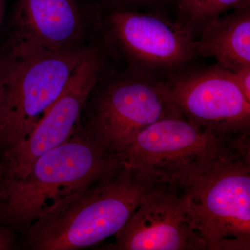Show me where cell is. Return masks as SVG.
<instances>
[{"label": "cell", "instance_id": "6da1fadb", "mask_svg": "<svg viewBox=\"0 0 250 250\" xmlns=\"http://www.w3.org/2000/svg\"><path fill=\"white\" fill-rule=\"evenodd\" d=\"M118 159L89 187L31 224L23 234L28 249L76 250L114 236L159 183Z\"/></svg>", "mask_w": 250, "mask_h": 250}, {"label": "cell", "instance_id": "3957f363", "mask_svg": "<svg viewBox=\"0 0 250 250\" xmlns=\"http://www.w3.org/2000/svg\"><path fill=\"white\" fill-rule=\"evenodd\" d=\"M98 40L125 70L167 81L196 65V36L164 11L103 9Z\"/></svg>", "mask_w": 250, "mask_h": 250}, {"label": "cell", "instance_id": "ba28073f", "mask_svg": "<svg viewBox=\"0 0 250 250\" xmlns=\"http://www.w3.org/2000/svg\"><path fill=\"white\" fill-rule=\"evenodd\" d=\"M103 6L89 0H16L5 48L14 55L83 49L98 39Z\"/></svg>", "mask_w": 250, "mask_h": 250}, {"label": "cell", "instance_id": "d6986e66", "mask_svg": "<svg viewBox=\"0 0 250 250\" xmlns=\"http://www.w3.org/2000/svg\"><path fill=\"white\" fill-rule=\"evenodd\" d=\"M3 173H4V164H3V149L1 143L0 142V185L2 180Z\"/></svg>", "mask_w": 250, "mask_h": 250}, {"label": "cell", "instance_id": "7c38bea8", "mask_svg": "<svg viewBox=\"0 0 250 250\" xmlns=\"http://www.w3.org/2000/svg\"><path fill=\"white\" fill-rule=\"evenodd\" d=\"M196 50L200 58L215 59L227 71L250 65V3L205 24L196 37Z\"/></svg>", "mask_w": 250, "mask_h": 250}, {"label": "cell", "instance_id": "277c9868", "mask_svg": "<svg viewBox=\"0 0 250 250\" xmlns=\"http://www.w3.org/2000/svg\"><path fill=\"white\" fill-rule=\"evenodd\" d=\"M250 146V134L201 129L178 113L143 129L117 158L159 182L182 188L219 159Z\"/></svg>", "mask_w": 250, "mask_h": 250}, {"label": "cell", "instance_id": "9c48e42d", "mask_svg": "<svg viewBox=\"0 0 250 250\" xmlns=\"http://www.w3.org/2000/svg\"><path fill=\"white\" fill-rule=\"evenodd\" d=\"M109 59L100 41H95L87 47L62 95L27 139L3 152V178L25 175L38 158L72 136L82 120L90 93L111 70Z\"/></svg>", "mask_w": 250, "mask_h": 250}, {"label": "cell", "instance_id": "52a82bcc", "mask_svg": "<svg viewBox=\"0 0 250 250\" xmlns=\"http://www.w3.org/2000/svg\"><path fill=\"white\" fill-rule=\"evenodd\" d=\"M87 131L112 155L121 154L143 129L178 114L166 92V81L125 70H111L85 104Z\"/></svg>", "mask_w": 250, "mask_h": 250}, {"label": "cell", "instance_id": "7a4b0ae2", "mask_svg": "<svg viewBox=\"0 0 250 250\" xmlns=\"http://www.w3.org/2000/svg\"><path fill=\"white\" fill-rule=\"evenodd\" d=\"M117 161L81 121L65 142L38 158L25 175L2 179L0 223L24 234L37 219L96 182Z\"/></svg>", "mask_w": 250, "mask_h": 250}, {"label": "cell", "instance_id": "9a60e30c", "mask_svg": "<svg viewBox=\"0 0 250 250\" xmlns=\"http://www.w3.org/2000/svg\"><path fill=\"white\" fill-rule=\"evenodd\" d=\"M235 83L241 90L247 100L250 102V65L229 72Z\"/></svg>", "mask_w": 250, "mask_h": 250}, {"label": "cell", "instance_id": "2e32d148", "mask_svg": "<svg viewBox=\"0 0 250 250\" xmlns=\"http://www.w3.org/2000/svg\"><path fill=\"white\" fill-rule=\"evenodd\" d=\"M14 243V238L9 229L0 225V250L11 249Z\"/></svg>", "mask_w": 250, "mask_h": 250}, {"label": "cell", "instance_id": "5b68a950", "mask_svg": "<svg viewBox=\"0 0 250 250\" xmlns=\"http://www.w3.org/2000/svg\"><path fill=\"white\" fill-rule=\"evenodd\" d=\"M181 188L207 250H250V146L219 159Z\"/></svg>", "mask_w": 250, "mask_h": 250}, {"label": "cell", "instance_id": "4fadbf2b", "mask_svg": "<svg viewBox=\"0 0 250 250\" xmlns=\"http://www.w3.org/2000/svg\"><path fill=\"white\" fill-rule=\"evenodd\" d=\"M175 18L195 36L211 20L250 3V0H172Z\"/></svg>", "mask_w": 250, "mask_h": 250}, {"label": "cell", "instance_id": "8fae6325", "mask_svg": "<svg viewBox=\"0 0 250 250\" xmlns=\"http://www.w3.org/2000/svg\"><path fill=\"white\" fill-rule=\"evenodd\" d=\"M114 236L106 250H207L192 223L185 192L161 182Z\"/></svg>", "mask_w": 250, "mask_h": 250}, {"label": "cell", "instance_id": "8992f818", "mask_svg": "<svg viewBox=\"0 0 250 250\" xmlns=\"http://www.w3.org/2000/svg\"><path fill=\"white\" fill-rule=\"evenodd\" d=\"M87 47L21 55L8 52L9 59L0 75L3 152L27 139L62 95Z\"/></svg>", "mask_w": 250, "mask_h": 250}, {"label": "cell", "instance_id": "30bf717a", "mask_svg": "<svg viewBox=\"0 0 250 250\" xmlns=\"http://www.w3.org/2000/svg\"><path fill=\"white\" fill-rule=\"evenodd\" d=\"M169 100L192 124L222 134H250V102L231 74L196 65L166 81Z\"/></svg>", "mask_w": 250, "mask_h": 250}, {"label": "cell", "instance_id": "5bb4252c", "mask_svg": "<svg viewBox=\"0 0 250 250\" xmlns=\"http://www.w3.org/2000/svg\"><path fill=\"white\" fill-rule=\"evenodd\" d=\"M169 1L172 0H98L102 6L106 8L141 11H164V5Z\"/></svg>", "mask_w": 250, "mask_h": 250}, {"label": "cell", "instance_id": "e0dca14e", "mask_svg": "<svg viewBox=\"0 0 250 250\" xmlns=\"http://www.w3.org/2000/svg\"><path fill=\"white\" fill-rule=\"evenodd\" d=\"M9 56V52H8L6 48L0 52V75H1V72H2L3 69H4L6 62H7Z\"/></svg>", "mask_w": 250, "mask_h": 250}, {"label": "cell", "instance_id": "ac0fdd59", "mask_svg": "<svg viewBox=\"0 0 250 250\" xmlns=\"http://www.w3.org/2000/svg\"><path fill=\"white\" fill-rule=\"evenodd\" d=\"M6 1L7 0H0V30L4 22L5 10H6Z\"/></svg>", "mask_w": 250, "mask_h": 250}]
</instances>
